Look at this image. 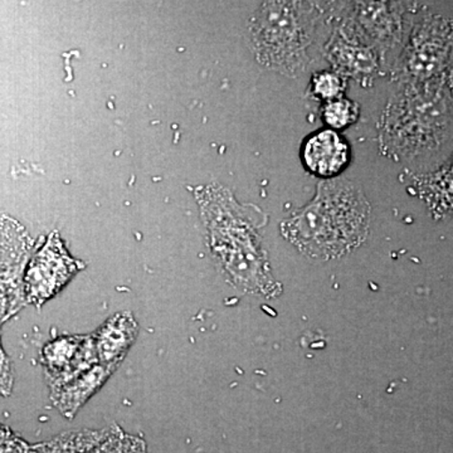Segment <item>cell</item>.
Instances as JSON below:
<instances>
[{"mask_svg":"<svg viewBox=\"0 0 453 453\" xmlns=\"http://www.w3.org/2000/svg\"><path fill=\"white\" fill-rule=\"evenodd\" d=\"M381 153L418 162L453 142V71L422 83H395L378 121Z\"/></svg>","mask_w":453,"mask_h":453,"instance_id":"6da1fadb","label":"cell"},{"mask_svg":"<svg viewBox=\"0 0 453 453\" xmlns=\"http://www.w3.org/2000/svg\"><path fill=\"white\" fill-rule=\"evenodd\" d=\"M371 204L365 190L345 178L327 179L314 198L285 220V237L312 258H336L365 242Z\"/></svg>","mask_w":453,"mask_h":453,"instance_id":"7a4b0ae2","label":"cell"},{"mask_svg":"<svg viewBox=\"0 0 453 453\" xmlns=\"http://www.w3.org/2000/svg\"><path fill=\"white\" fill-rule=\"evenodd\" d=\"M333 3L265 2L252 14L249 41L258 64L296 79L305 73L318 27Z\"/></svg>","mask_w":453,"mask_h":453,"instance_id":"3957f363","label":"cell"},{"mask_svg":"<svg viewBox=\"0 0 453 453\" xmlns=\"http://www.w3.org/2000/svg\"><path fill=\"white\" fill-rule=\"evenodd\" d=\"M425 9L416 2L333 3L330 18L377 50L389 71Z\"/></svg>","mask_w":453,"mask_h":453,"instance_id":"277c9868","label":"cell"},{"mask_svg":"<svg viewBox=\"0 0 453 453\" xmlns=\"http://www.w3.org/2000/svg\"><path fill=\"white\" fill-rule=\"evenodd\" d=\"M453 71V19L423 11L390 65V81L422 83Z\"/></svg>","mask_w":453,"mask_h":453,"instance_id":"5b68a950","label":"cell"},{"mask_svg":"<svg viewBox=\"0 0 453 453\" xmlns=\"http://www.w3.org/2000/svg\"><path fill=\"white\" fill-rule=\"evenodd\" d=\"M210 229L214 250L223 266L244 288H261L265 277L264 259L255 235L242 219L235 216L229 203L214 204L210 211Z\"/></svg>","mask_w":453,"mask_h":453,"instance_id":"8992f818","label":"cell"},{"mask_svg":"<svg viewBox=\"0 0 453 453\" xmlns=\"http://www.w3.org/2000/svg\"><path fill=\"white\" fill-rule=\"evenodd\" d=\"M83 268L85 264L67 252L58 232H52L46 243L29 259L23 273L27 303L41 309Z\"/></svg>","mask_w":453,"mask_h":453,"instance_id":"52a82bcc","label":"cell"},{"mask_svg":"<svg viewBox=\"0 0 453 453\" xmlns=\"http://www.w3.org/2000/svg\"><path fill=\"white\" fill-rule=\"evenodd\" d=\"M323 52L333 71L356 80L362 88L372 86L384 71L388 73V65L377 50L335 22Z\"/></svg>","mask_w":453,"mask_h":453,"instance_id":"ba28073f","label":"cell"},{"mask_svg":"<svg viewBox=\"0 0 453 453\" xmlns=\"http://www.w3.org/2000/svg\"><path fill=\"white\" fill-rule=\"evenodd\" d=\"M40 363L50 389L73 380L98 363L92 334L59 335L50 340L42 348Z\"/></svg>","mask_w":453,"mask_h":453,"instance_id":"9c48e42d","label":"cell"},{"mask_svg":"<svg viewBox=\"0 0 453 453\" xmlns=\"http://www.w3.org/2000/svg\"><path fill=\"white\" fill-rule=\"evenodd\" d=\"M351 148L339 131L324 129L311 134L301 148V162L315 177L335 179L347 169Z\"/></svg>","mask_w":453,"mask_h":453,"instance_id":"30bf717a","label":"cell"},{"mask_svg":"<svg viewBox=\"0 0 453 453\" xmlns=\"http://www.w3.org/2000/svg\"><path fill=\"white\" fill-rule=\"evenodd\" d=\"M140 326L130 311L116 312L92 333L100 365L119 368L138 339Z\"/></svg>","mask_w":453,"mask_h":453,"instance_id":"8fae6325","label":"cell"},{"mask_svg":"<svg viewBox=\"0 0 453 453\" xmlns=\"http://www.w3.org/2000/svg\"><path fill=\"white\" fill-rule=\"evenodd\" d=\"M118 369L116 366L97 363L73 380L50 389V403L65 418L73 419L83 405L103 388L104 384Z\"/></svg>","mask_w":453,"mask_h":453,"instance_id":"7c38bea8","label":"cell"},{"mask_svg":"<svg viewBox=\"0 0 453 453\" xmlns=\"http://www.w3.org/2000/svg\"><path fill=\"white\" fill-rule=\"evenodd\" d=\"M32 250V241L18 223L0 219V275L25 268Z\"/></svg>","mask_w":453,"mask_h":453,"instance_id":"4fadbf2b","label":"cell"},{"mask_svg":"<svg viewBox=\"0 0 453 453\" xmlns=\"http://www.w3.org/2000/svg\"><path fill=\"white\" fill-rule=\"evenodd\" d=\"M115 425L101 429L68 431L44 442L31 445L28 453H89L112 434Z\"/></svg>","mask_w":453,"mask_h":453,"instance_id":"5bb4252c","label":"cell"},{"mask_svg":"<svg viewBox=\"0 0 453 453\" xmlns=\"http://www.w3.org/2000/svg\"><path fill=\"white\" fill-rule=\"evenodd\" d=\"M417 189L432 210L453 213V157L442 168L419 179Z\"/></svg>","mask_w":453,"mask_h":453,"instance_id":"9a60e30c","label":"cell"},{"mask_svg":"<svg viewBox=\"0 0 453 453\" xmlns=\"http://www.w3.org/2000/svg\"><path fill=\"white\" fill-rule=\"evenodd\" d=\"M23 273L25 271L0 275V329L28 305L23 288Z\"/></svg>","mask_w":453,"mask_h":453,"instance_id":"2e32d148","label":"cell"},{"mask_svg":"<svg viewBox=\"0 0 453 453\" xmlns=\"http://www.w3.org/2000/svg\"><path fill=\"white\" fill-rule=\"evenodd\" d=\"M360 116L359 105L347 97L325 103L321 109V118L329 129L339 131L356 124Z\"/></svg>","mask_w":453,"mask_h":453,"instance_id":"e0dca14e","label":"cell"},{"mask_svg":"<svg viewBox=\"0 0 453 453\" xmlns=\"http://www.w3.org/2000/svg\"><path fill=\"white\" fill-rule=\"evenodd\" d=\"M347 91V79L333 70L319 71L312 74L310 81V94L316 100L329 103L336 98L344 97Z\"/></svg>","mask_w":453,"mask_h":453,"instance_id":"ac0fdd59","label":"cell"},{"mask_svg":"<svg viewBox=\"0 0 453 453\" xmlns=\"http://www.w3.org/2000/svg\"><path fill=\"white\" fill-rule=\"evenodd\" d=\"M89 453H150L142 437L127 434L115 425L112 434Z\"/></svg>","mask_w":453,"mask_h":453,"instance_id":"d6986e66","label":"cell"},{"mask_svg":"<svg viewBox=\"0 0 453 453\" xmlns=\"http://www.w3.org/2000/svg\"><path fill=\"white\" fill-rule=\"evenodd\" d=\"M31 445L8 426L0 423V453H28Z\"/></svg>","mask_w":453,"mask_h":453,"instance_id":"ffe728a7","label":"cell"},{"mask_svg":"<svg viewBox=\"0 0 453 453\" xmlns=\"http://www.w3.org/2000/svg\"><path fill=\"white\" fill-rule=\"evenodd\" d=\"M14 386V372L11 359L3 349L2 339H0V396L12 395Z\"/></svg>","mask_w":453,"mask_h":453,"instance_id":"44dd1931","label":"cell"}]
</instances>
